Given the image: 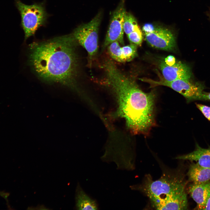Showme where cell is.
Listing matches in <instances>:
<instances>
[{
	"instance_id": "cell-1",
	"label": "cell",
	"mask_w": 210,
	"mask_h": 210,
	"mask_svg": "<svg viewBox=\"0 0 210 210\" xmlns=\"http://www.w3.org/2000/svg\"><path fill=\"white\" fill-rule=\"evenodd\" d=\"M105 67L108 83L118 99L119 114L133 134L148 135L155 125V94L142 90L111 60L105 62Z\"/></svg>"
},
{
	"instance_id": "cell-2",
	"label": "cell",
	"mask_w": 210,
	"mask_h": 210,
	"mask_svg": "<svg viewBox=\"0 0 210 210\" xmlns=\"http://www.w3.org/2000/svg\"><path fill=\"white\" fill-rule=\"evenodd\" d=\"M76 43L72 34L34 42L30 46V63L45 81L73 86L78 67Z\"/></svg>"
},
{
	"instance_id": "cell-3",
	"label": "cell",
	"mask_w": 210,
	"mask_h": 210,
	"mask_svg": "<svg viewBox=\"0 0 210 210\" xmlns=\"http://www.w3.org/2000/svg\"><path fill=\"white\" fill-rule=\"evenodd\" d=\"M162 169V174L159 179L153 180L150 175L147 174L141 183L131 186V189L144 194L150 202L158 205L172 204L186 193L187 182L180 166L174 169Z\"/></svg>"
},
{
	"instance_id": "cell-4",
	"label": "cell",
	"mask_w": 210,
	"mask_h": 210,
	"mask_svg": "<svg viewBox=\"0 0 210 210\" xmlns=\"http://www.w3.org/2000/svg\"><path fill=\"white\" fill-rule=\"evenodd\" d=\"M21 17V26L24 33V39L34 36L37 30L47 23L49 15L43 3L27 5L20 0H15Z\"/></svg>"
},
{
	"instance_id": "cell-5",
	"label": "cell",
	"mask_w": 210,
	"mask_h": 210,
	"mask_svg": "<svg viewBox=\"0 0 210 210\" xmlns=\"http://www.w3.org/2000/svg\"><path fill=\"white\" fill-rule=\"evenodd\" d=\"M140 80L149 84L151 88L160 85L169 87L183 96L188 103L197 100L203 101L205 87L204 84L200 82L193 81L191 79L168 81L162 77L158 81L146 78Z\"/></svg>"
},
{
	"instance_id": "cell-6",
	"label": "cell",
	"mask_w": 210,
	"mask_h": 210,
	"mask_svg": "<svg viewBox=\"0 0 210 210\" xmlns=\"http://www.w3.org/2000/svg\"><path fill=\"white\" fill-rule=\"evenodd\" d=\"M101 18V13H98L89 22L76 28L72 34L77 42L87 51L90 60L97 51L98 32Z\"/></svg>"
},
{
	"instance_id": "cell-7",
	"label": "cell",
	"mask_w": 210,
	"mask_h": 210,
	"mask_svg": "<svg viewBox=\"0 0 210 210\" xmlns=\"http://www.w3.org/2000/svg\"><path fill=\"white\" fill-rule=\"evenodd\" d=\"M125 12L124 0H122L113 13L104 43V48L115 41L124 44L123 22Z\"/></svg>"
},
{
	"instance_id": "cell-8",
	"label": "cell",
	"mask_w": 210,
	"mask_h": 210,
	"mask_svg": "<svg viewBox=\"0 0 210 210\" xmlns=\"http://www.w3.org/2000/svg\"><path fill=\"white\" fill-rule=\"evenodd\" d=\"M146 39L152 47L166 51H171L175 46V39L169 29L161 27L155 28L152 32L145 34Z\"/></svg>"
},
{
	"instance_id": "cell-9",
	"label": "cell",
	"mask_w": 210,
	"mask_h": 210,
	"mask_svg": "<svg viewBox=\"0 0 210 210\" xmlns=\"http://www.w3.org/2000/svg\"><path fill=\"white\" fill-rule=\"evenodd\" d=\"M159 68L163 78L168 81L178 79H190L192 77L190 67L180 61H176L172 64H167L164 61L161 62Z\"/></svg>"
},
{
	"instance_id": "cell-10",
	"label": "cell",
	"mask_w": 210,
	"mask_h": 210,
	"mask_svg": "<svg viewBox=\"0 0 210 210\" xmlns=\"http://www.w3.org/2000/svg\"><path fill=\"white\" fill-rule=\"evenodd\" d=\"M188 192L197 203L194 209L204 210L210 195V181L200 184L192 183L188 186Z\"/></svg>"
},
{
	"instance_id": "cell-11",
	"label": "cell",
	"mask_w": 210,
	"mask_h": 210,
	"mask_svg": "<svg viewBox=\"0 0 210 210\" xmlns=\"http://www.w3.org/2000/svg\"><path fill=\"white\" fill-rule=\"evenodd\" d=\"M176 158L195 161L202 167L210 168V146L207 148H203L196 143L193 151L188 154L178 156Z\"/></svg>"
},
{
	"instance_id": "cell-12",
	"label": "cell",
	"mask_w": 210,
	"mask_h": 210,
	"mask_svg": "<svg viewBox=\"0 0 210 210\" xmlns=\"http://www.w3.org/2000/svg\"><path fill=\"white\" fill-rule=\"evenodd\" d=\"M187 175L188 181L193 183L200 184L210 181V168L202 167L197 162L190 164Z\"/></svg>"
},
{
	"instance_id": "cell-13",
	"label": "cell",
	"mask_w": 210,
	"mask_h": 210,
	"mask_svg": "<svg viewBox=\"0 0 210 210\" xmlns=\"http://www.w3.org/2000/svg\"><path fill=\"white\" fill-rule=\"evenodd\" d=\"M75 208L77 210H98V204L95 199L91 198L84 191L78 183L75 195Z\"/></svg>"
},
{
	"instance_id": "cell-14",
	"label": "cell",
	"mask_w": 210,
	"mask_h": 210,
	"mask_svg": "<svg viewBox=\"0 0 210 210\" xmlns=\"http://www.w3.org/2000/svg\"><path fill=\"white\" fill-rule=\"evenodd\" d=\"M139 27L134 17L130 13L126 11L123 19L124 32L127 35Z\"/></svg>"
},
{
	"instance_id": "cell-15",
	"label": "cell",
	"mask_w": 210,
	"mask_h": 210,
	"mask_svg": "<svg viewBox=\"0 0 210 210\" xmlns=\"http://www.w3.org/2000/svg\"><path fill=\"white\" fill-rule=\"evenodd\" d=\"M108 51L111 56L116 61L123 62L122 48L119 43L115 41L108 46Z\"/></svg>"
},
{
	"instance_id": "cell-16",
	"label": "cell",
	"mask_w": 210,
	"mask_h": 210,
	"mask_svg": "<svg viewBox=\"0 0 210 210\" xmlns=\"http://www.w3.org/2000/svg\"><path fill=\"white\" fill-rule=\"evenodd\" d=\"M136 46L131 43L121 47L123 62L130 61L135 57L137 54Z\"/></svg>"
},
{
	"instance_id": "cell-17",
	"label": "cell",
	"mask_w": 210,
	"mask_h": 210,
	"mask_svg": "<svg viewBox=\"0 0 210 210\" xmlns=\"http://www.w3.org/2000/svg\"><path fill=\"white\" fill-rule=\"evenodd\" d=\"M128 38L131 43L136 45H140L142 41V32L139 27L127 35Z\"/></svg>"
},
{
	"instance_id": "cell-18",
	"label": "cell",
	"mask_w": 210,
	"mask_h": 210,
	"mask_svg": "<svg viewBox=\"0 0 210 210\" xmlns=\"http://www.w3.org/2000/svg\"><path fill=\"white\" fill-rule=\"evenodd\" d=\"M196 105L206 118L210 121V106L199 104H196Z\"/></svg>"
},
{
	"instance_id": "cell-19",
	"label": "cell",
	"mask_w": 210,
	"mask_h": 210,
	"mask_svg": "<svg viewBox=\"0 0 210 210\" xmlns=\"http://www.w3.org/2000/svg\"><path fill=\"white\" fill-rule=\"evenodd\" d=\"M155 28L152 24L150 23H146L144 25L142 29L145 33V34L152 32Z\"/></svg>"
},
{
	"instance_id": "cell-20",
	"label": "cell",
	"mask_w": 210,
	"mask_h": 210,
	"mask_svg": "<svg viewBox=\"0 0 210 210\" xmlns=\"http://www.w3.org/2000/svg\"><path fill=\"white\" fill-rule=\"evenodd\" d=\"M210 101V92H205L204 93L203 101Z\"/></svg>"
},
{
	"instance_id": "cell-21",
	"label": "cell",
	"mask_w": 210,
	"mask_h": 210,
	"mask_svg": "<svg viewBox=\"0 0 210 210\" xmlns=\"http://www.w3.org/2000/svg\"><path fill=\"white\" fill-rule=\"evenodd\" d=\"M204 210H210V195L207 200Z\"/></svg>"
},
{
	"instance_id": "cell-22",
	"label": "cell",
	"mask_w": 210,
	"mask_h": 210,
	"mask_svg": "<svg viewBox=\"0 0 210 210\" xmlns=\"http://www.w3.org/2000/svg\"><path fill=\"white\" fill-rule=\"evenodd\" d=\"M8 195L7 193L0 192V196L4 197L5 199L6 200L7 197L8 196Z\"/></svg>"
},
{
	"instance_id": "cell-23",
	"label": "cell",
	"mask_w": 210,
	"mask_h": 210,
	"mask_svg": "<svg viewBox=\"0 0 210 210\" xmlns=\"http://www.w3.org/2000/svg\"><path fill=\"white\" fill-rule=\"evenodd\" d=\"M207 14L208 15V17L209 18V20H210V8L209 9L208 11V12Z\"/></svg>"
}]
</instances>
